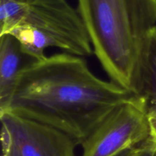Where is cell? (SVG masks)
Returning <instances> with one entry per match:
<instances>
[{
	"mask_svg": "<svg viewBox=\"0 0 156 156\" xmlns=\"http://www.w3.org/2000/svg\"><path fill=\"white\" fill-rule=\"evenodd\" d=\"M2 155L1 156H21L12 142L10 135L5 128H1Z\"/></svg>",
	"mask_w": 156,
	"mask_h": 156,
	"instance_id": "30bf717a",
	"label": "cell"
},
{
	"mask_svg": "<svg viewBox=\"0 0 156 156\" xmlns=\"http://www.w3.org/2000/svg\"><path fill=\"white\" fill-rule=\"evenodd\" d=\"M134 95L95 76L82 57L63 52L27 64L0 114L46 124L82 145L111 112Z\"/></svg>",
	"mask_w": 156,
	"mask_h": 156,
	"instance_id": "6da1fadb",
	"label": "cell"
},
{
	"mask_svg": "<svg viewBox=\"0 0 156 156\" xmlns=\"http://www.w3.org/2000/svg\"><path fill=\"white\" fill-rule=\"evenodd\" d=\"M8 33L35 61L45 58L50 47L79 57L94 52L80 13L66 0H34Z\"/></svg>",
	"mask_w": 156,
	"mask_h": 156,
	"instance_id": "3957f363",
	"label": "cell"
},
{
	"mask_svg": "<svg viewBox=\"0 0 156 156\" xmlns=\"http://www.w3.org/2000/svg\"><path fill=\"white\" fill-rule=\"evenodd\" d=\"M33 61L14 35H0V113L7 108L22 70Z\"/></svg>",
	"mask_w": 156,
	"mask_h": 156,
	"instance_id": "8992f818",
	"label": "cell"
},
{
	"mask_svg": "<svg viewBox=\"0 0 156 156\" xmlns=\"http://www.w3.org/2000/svg\"><path fill=\"white\" fill-rule=\"evenodd\" d=\"M34 0H0V35L8 33Z\"/></svg>",
	"mask_w": 156,
	"mask_h": 156,
	"instance_id": "ba28073f",
	"label": "cell"
},
{
	"mask_svg": "<svg viewBox=\"0 0 156 156\" xmlns=\"http://www.w3.org/2000/svg\"><path fill=\"white\" fill-rule=\"evenodd\" d=\"M150 138L148 103L138 94L109 113L82 144V156H115Z\"/></svg>",
	"mask_w": 156,
	"mask_h": 156,
	"instance_id": "277c9868",
	"label": "cell"
},
{
	"mask_svg": "<svg viewBox=\"0 0 156 156\" xmlns=\"http://www.w3.org/2000/svg\"><path fill=\"white\" fill-rule=\"evenodd\" d=\"M137 94L148 105L156 103V27L149 34L143 52Z\"/></svg>",
	"mask_w": 156,
	"mask_h": 156,
	"instance_id": "52a82bcc",
	"label": "cell"
},
{
	"mask_svg": "<svg viewBox=\"0 0 156 156\" xmlns=\"http://www.w3.org/2000/svg\"><path fill=\"white\" fill-rule=\"evenodd\" d=\"M0 119L21 156H76V142L57 128L9 113Z\"/></svg>",
	"mask_w": 156,
	"mask_h": 156,
	"instance_id": "5b68a950",
	"label": "cell"
},
{
	"mask_svg": "<svg viewBox=\"0 0 156 156\" xmlns=\"http://www.w3.org/2000/svg\"><path fill=\"white\" fill-rule=\"evenodd\" d=\"M115 156H156V141L152 138Z\"/></svg>",
	"mask_w": 156,
	"mask_h": 156,
	"instance_id": "9c48e42d",
	"label": "cell"
},
{
	"mask_svg": "<svg viewBox=\"0 0 156 156\" xmlns=\"http://www.w3.org/2000/svg\"><path fill=\"white\" fill-rule=\"evenodd\" d=\"M148 119L150 128V137L156 141V103L148 105Z\"/></svg>",
	"mask_w": 156,
	"mask_h": 156,
	"instance_id": "8fae6325",
	"label": "cell"
},
{
	"mask_svg": "<svg viewBox=\"0 0 156 156\" xmlns=\"http://www.w3.org/2000/svg\"><path fill=\"white\" fill-rule=\"evenodd\" d=\"M93 51L110 80L137 94L156 0H77Z\"/></svg>",
	"mask_w": 156,
	"mask_h": 156,
	"instance_id": "7a4b0ae2",
	"label": "cell"
}]
</instances>
